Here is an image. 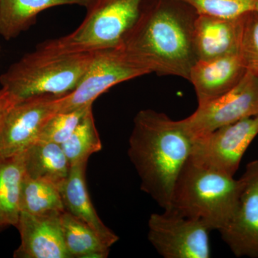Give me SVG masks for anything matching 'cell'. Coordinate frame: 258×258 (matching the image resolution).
<instances>
[{"label": "cell", "instance_id": "obj_1", "mask_svg": "<svg viewBox=\"0 0 258 258\" xmlns=\"http://www.w3.org/2000/svg\"><path fill=\"white\" fill-rule=\"evenodd\" d=\"M197 15L179 0H144L138 19L120 45L148 74L189 80L198 61L193 45Z\"/></svg>", "mask_w": 258, "mask_h": 258}, {"label": "cell", "instance_id": "obj_2", "mask_svg": "<svg viewBox=\"0 0 258 258\" xmlns=\"http://www.w3.org/2000/svg\"><path fill=\"white\" fill-rule=\"evenodd\" d=\"M193 138L181 120L142 110L134 119L128 155L141 179V189L164 210L170 209L176 180L192 152Z\"/></svg>", "mask_w": 258, "mask_h": 258}, {"label": "cell", "instance_id": "obj_3", "mask_svg": "<svg viewBox=\"0 0 258 258\" xmlns=\"http://www.w3.org/2000/svg\"><path fill=\"white\" fill-rule=\"evenodd\" d=\"M93 52H76L42 42L0 76L2 88L17 101L30 97L68 94L74 91L93 60Z\"/></svg>", "mask_w": 258, "mask_h": 258}, {"label": "cell", "instance_id": "obj_4", "mask_svg": "<svg viewBox=\"0 0 258 258\" xmlns=\"http://www.w3.org/2000/svg\"><path fill=\"white\" fill-rule=\"evenodd\" d=\"M239 189L240 180L189 159L176 180L169 210L219 231L235 211Z\"/></svg>", "mask_w": 258, "mask_h": 258}, {"label": "cell", "instance_id": "obj_5", "mask_svg": "<svg viewBox=\"0 0 258 258\" xmlns=\"http://www.w3.org/2000/svg\"><path fill=\"white\" fill-rule=\"evenodd\" d=\"M144 0H93L81 25L66 36L52 40L76 52H93L118 46L133 27Z\"/></svg>", "mask_w": 258, "mask_h": 258}, {"label": "cell", "instance_id": "obj_6", "mask_svg": "<svg viewBox=\"0 0 258 258\" xmlns=\"http://www.w3.org/2000/svg\"><path fill=\"white\" fill-rule=\"evenodd\" d=\"M148 240L164 258H209L210 232L204 222L174 210L151 215Z\"/></svg>", "mask_w": 258, "mask_h": 258}, {"label": "cell", "instance_id": "obj_7", "mask_svg": "<svg viewBox=\"0 0 258 258\" xmlns=\"http://www.w3.org/2000/svg\"><path fill=\"white\" fill-rule=\"evenodd\" d=\"M147 74L129 58L120 45L94 51L93 60L78 86L62 96L60 111L91 106L115 85Z\"/></svg>", "mask_w": 258, "mask_h": 258}, {"label": "cell", "instance_id": "obj_8", "mask_svg": "<svg viewBox=\"0 0 258 258\" xmlns=\"http://www.w3.org/2000/svg\"><path fill=\"white\" fill-rule=\"evenodd\" d=\"M258 115V76L247 71L237 85L215 99L198 105L181 120L193 139L225 125Z\"/></svg>", "mask_w": 258, "mask_h": 258}, {"label": "cell", "instance_id": "obj_9", "mask_svg": "<svg viewBox=\"0 0 258 258\" xmlns=\"http://www.w3.org/2000/svg\"><path fill=\"white\" fill-rule=\"evenodd\" d=\"M258 135V115L244 118L193 139L189 159L234 176L247 148Z\"/></svg>", "mask_w": 258, "mask_h": 258}, {"label": "cell", "instance_id": "obj_10", "mask_svg": "<svg viewBox=\"0 0 258 258\" xmlns=\"http://www.w3.org/2000/svg\"><path fill=\"white\" fill-rule=\"evenodd\" d=\"M62 96L40 95L15 103L0 131V156L20 154L36 142L47 122L60 111Z\"/></svg>", "mask_w": 258, "mask_h": 258}, {"label": "cell", "instance_id": "obj_11", "mask_svg": "<svg viewBox=\"0 0 258 258\" xmlns=\"http://www.w3.org/2000/svg\"><path fill=\"white\" fill-rule=\"evenodd\" d=\"M235 211L219 230L236 257L258 258V160L246 166Z\"/></svg>", "mask_w": 258, "mask_h": 258}, {"label": "cell", "instance_id": "obj_12", "mask_svg": "<svg viewBox=\"0 0 258 258\" xmlns=\"http://www.w3.org/2000/svg\"><path fill=\"white\" fill-rule=\"evenodd\" d=\"M61 214L35 215L20 212L16 227L21 244L15 251L14 257L71 258L64 244Z\"/></svg>", "mask_w": 258, "mask_h": 258}, {"label": "cell", "instance_id": "obj_13", "mask_svg": "<svg viewBox=\"0 0 258 258\" xmlns=\"http://www.w3.org/2000/svg\"><path fill=\"white\" fill-rule=\"evenodd\" d=\"M247 69L240 52L197 61L190 71L198 105L215 99L235 87Z\"/></svg>", "mask_w": 258, "mask_h": 258}, {"label": "cell", "instance_id": "obj_14", "mask_svg": "<svg viewBox=\"0 0 258 258\" xmlns=\"http://www.w3.org/2000/svg\"><path fill=\"white\" fill-rule=\"evenodd\" d=\"M244 15L237 18L197 15L193 45L198 60L240 52Z\"/></svg>", "mask_w": 258, "mask_h": 258}, {"label": "cell", "instance_id": "obj_15", "mask_svg": "<svg viewBox=\"0 0 258 258\" xmlns=\"http://www.w3.org/2000/svg\"><path fill=\"white\" fill-rule=\"evenodd\" d=\"M87 162L82 161L71 166L67 179L59 188L64 210L89 226L111 247L119 237L103 223L93 207L86 184Z\"/></svg>", "mask_w": 258, "mask_h": 258}, {"label": "cell", "instance_id": "obj_16", "mask_svg": "<svg viewBox=\"0 0 258 258\" xmlns=\"http://www.w3.org/2000/svg\"><path fill=\"white\" fill-rule=\"evenodd\" d=\"M93 0H0V35L6 40L18 37L35 23L44 10L61 5L87 8Z\"/></svg>", "mask_w": 258, "mask_h": 258}, {"label": "cell", "instance_id": "obj_17", "mask_svg": "<svg viewBox=\"0 0 258 258\" xmlns=\"http://www.w3.org/2000/svg\"><path fill=\"white\" fill-rule=\"evenodd\" d=\"M25 174L49 181L60 188L67 179L71 164L60 144L36 142L23 152Z\"/></svg>", "mask_w": 258, "mask_h": 258}, {"label": "cell", "instance_id": "obj_18", "mask_svg": "<svg viewBox=\"0 0 258 258\" xmlns=\"http://www.w3.org/2000/svg\"><path fill=\"white\" fill-rule=\"evenodd\" d=\"M25 174L23 152L10 157L0 156V227L18 225Z\"/></svg>", "mask_w": 258, "mask_h": 258}, {"label": "cell", "instance_id": "obj_19", "mask_svg": "<svg viewBox=\"0 0 258 258\" xmlns=\"http://www.w3.org/2000/svg\"><path fill=\"white\" fill-rule=\"evenodd\" d=\"M64 244L71 257L106 258L110 248L89 227L64 211L61 214Z\"/></svg>", "mask_w": 258, "mask_h": 258}, {"label": "cell", "instance_id": "obj_20", "mask_svg": "<svg viewBox=\"0 0 258 258\" xmlns=\"http://www.w3.org/2000/svg\"><path fill=\"white\" fill-rule=\"evenodd\" d=\"M20 211L30 215H45L64 212L60 189L56 185L25 174L20 200Z\"/></svg>", "mask_w": 258, "mask_h": 258}, {"label": "cell", "instance_id": "obj_21", "mask_svg": "<svg viewBox=\"0 0 258 258\" xmlns=\"http://www.w3.org/2000/svg\"><path fill=\"white\" fill-rule=\"evenodd\" d=\"M61 147L71 166L88 161L92 154L101 150V141L95 125L92 110L88 112L72 135Z\"/></svg>", "mask_w": 258, "mask_h": 258}, {"label": "cell", "instance_id": "obj_22", "mask_svg": "<svg viewBox=\"0 0 258 258\" xmlns=\"http://www.w3.org/2000/svg\"><path fill=\"white\" fill-rule=\"evenodd\" d=\"M92 106L91 105L73 111L57 112L47 122L37 142L62 145L72 135L88 112L92 110Z\"/></svg>", "mask_w": 258, "mask_h": 258}, {"label": "cell", "instance_id": "obj_23", "mask_svg": "<svg viewBox=\"0 0 258 258\" xmlns=\"http://www.w3.org/2000/svg\"><path fill=\"white\" fill-rule=\"evenodd\" d=\"M198 15L237 18L255 10L258 0H179Z\"/></svg>", "mask_w": 258, "mask_h": 258}, {"label": "cell", "instance_id": "obj_24", "mask_svg": "<svg viewBox=\"0 0 258 258\" xmlns=\"http://www.w3.org/2000/svg\"><path fill=\"white\" fill-rule=\"evenodd\" d=\"M240 53L247 71L258 76V12L244 16Z\"/></svg>", "mask_w": 258, "mask_h": 258}, {"label": "cell", "instance_id": "obj_25", "mask_svg": "<svg viewBox=\"0 0 258 258\" xmlns=\"http://www.w3.org/2000/svg\"><path fill=\"white\" fill-rule=\"evenodd\" d=\"M16 103L18 101L7 90L3 88L0 89V131L5 117Z\"/></svg>", "mask_w": 258, "mask_h": 258}, {"label": "cell", "instance_id": "obj_26", "mask_svg": "<svg viewBox=\"0 0 258 258\" xmlns=\"http://www.w3.org/2000/svg\"><path fill=\"white\" fill-rule=\"evenodd\" d=\"M255 10H256V11L258 12V2H257V5H256Z\"/></svg>", "mask_w": 258, "mask_h": 258}, {"label": "cell", "instance_id": "obj_27", "mask_svg": "<svg viewBox=\"0 0 258 258\" xmlns=\"http://www.w3.org/2000/svg\"><path fill=\"white\" fill-rule=\"evenodd\" d=\"M0 49H1V46H0Z\"/></svg>", "mask_w": 258, "mask_h": 258}]
</instances>
